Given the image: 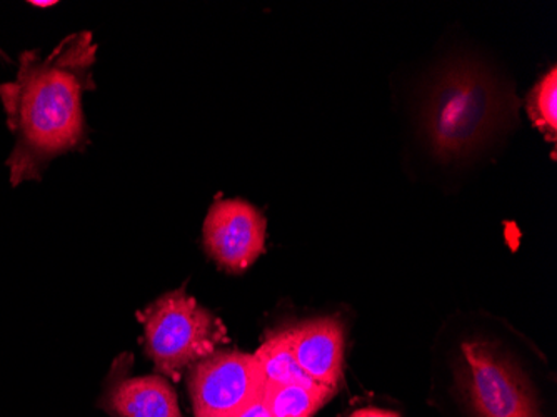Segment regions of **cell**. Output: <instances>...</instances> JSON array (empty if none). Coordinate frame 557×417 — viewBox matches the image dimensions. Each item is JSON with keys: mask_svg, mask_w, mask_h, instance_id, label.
I'll list each match as a JSON object with an SVG mask.
<instances>
[{"mask_svg": "<svg viewBox=\"0 0 557 417\" xmlns=\"http://www.w3.org/2000/svg\"><path fill=\"white\" fill-rule=\"evenodd\" d=\"M97 46L89 30L71 34L49 56L25 50L17 75L0 84L14 147L8 159L12 186L40 181L61 154L79 149L86 139L83 94L94 89Z\"/></svg>", "mask_w": 557, "mask_h": 417, "instance_id": "1", "label": "cell"}, {"mask_svg": "<svg viewBox=\"0 0 557 417\" xmlns=\"http://www.w3.org/2000/svg\"><path fill=\"white\" fill-rule=\"evenodd\" d=\"M511 99L481 65L450 64L437 75L422 111L429 147L441 159L465 158L503 125Z\"/></svg>", "mask_w": 557, "mask_h": 417, "instance_id": "2", "label": "cell"}, {"mask_svg": "<svg viewBox=\"0 0 557 417\" xmlns=\"http://www.w3.org/2000/svg\"><path fill=\"white\" fill-rule=\"evenodd\" d=\"M143 321L147 356L171 378H180L227 341L224 324L184 290L150 304Z\"/></svg>", "mask_w": 557, "mask_h": 417, "instance_id": "3", "label": "cell"}, {"mask_svg": "<svg viewBox=\"0 0 557 417\" xmlns=\"http://www.w3.org/2000/svg\"><path fill=\"white\" fill-rule=\"evenodd\" d=\"M461 384L478 417H543L531 382L490 341L462 344Z\"/></svg>", "mask_w": 557, "mask_h": 417, "instance_id": "4", "label": "cell"}, {"mask_svg": "<svg viewBox=\"0 0 557 417\" xmlns=\"http://www.w3.org/2000/svg\"><path fill=\"white\" fill-rule=\"evenodd\" d=\"M265 381L255 354L219 353L193 366L189 393L196 417H240L261 403Z\"/></svg>", "mask_w": 557, "mask_h": 417, "instance_id": "5", "label": "cell"}, {"mask_svg": "<svg viewBox=\"0 0 557 417\" xmlns=\"http://www.w3.org/2000/svg\"><path fill=\"white\" fill-rule=\"evenodd\" d=\"M268 222L258 207L243 199L215 200L202 229L211 259L224 271L240 272L264 253Z\"/></svg>", "mask_w": 557, "mask_h": 417, "instance_id": "6", "label": "cell"}, {"mask_svg": "<svg viewBox=\"0 0 557 417\" xmlns=\"http://www.w3.org/2000/svg\"><path fill=\"white\" fill-rule=\"evenodd\" d=\"M294 354L304 375L337 391L343 379L344 326L336 318H318L290 328Z\"/></svg>", "mask_w": 557, "mask_h": 417, "instance_id": "7", "label": "cell"}, {"mask_svg": "<svg viewBox=\"0 0 557 417\" xmlns=\"http://www.w3.org/2000/svg\"><path fill=\"white\" fill-rule=\"evenodd\" d=\"M121 417H183L174 389L159 376L125 379L111 396Z\"/></svg>", "mask_w": 557, "mask_h": 417, "instance_id": "8", "label": "cell"}, {"mask_svg": "<svg viewBox=\"0 0 557 417\" xmlns=\"http://www.w3.org/2000/svg\"><path fill=\"white\" fill-rule=\"evenodd\" d=\"M334 394L321 384H265L261 403L269 417H312Z\"/></svg>", "mask_w": 557, "mask_h": 417, "instance_id": "9", "label": "cell"}, {"mask_svg": "<svg viewBox=\"0 0 557 417\" xmlns=\"http://www.w3.org/2000/svg\"><path fill=\"white\" fill-rule=\"evenodd\" d=\"M255 357L264 376L265 384H318L309 376L304 375L297 364L290 329L275 332L265 339L262 346L256 351Z\"/></svg>", "mask_w": 557, "mask_h": 417, "instance_id": "10", "label": "cell"}, {"mask_svg": "<svg viewBox=\"0 0 557 417\" xmlns=\"http://www.w3.org/2000/svg\"><path fill=\"white\" fill-rule=\"evenodd\" d=\"M528 112L534 124L549 137L557 136V71L550 68L528 97Z\"/></svg>", "mask_w": 557, "mask_h": 417, "instance_id": "11", "label": "cell"}, {"mask_svg": "<svg viewBox=\"0 0 557 417\" xmlns=\"http://www.w3.org/2000/svg\"><path fill=\"white\" fill-rule=\"evenodd\" d=\"M350 417H399V414L393 410L377 409V407H364V409L356 410Z\"/></svg>", "mask_w": 557, "mask_h": 417, "instance_id": "12", "label": "cell"}, {"mask_svg": "<svg viewBox=\"0 0 557 417\" xmlns=\"http://www.w3.org/2000/svg\"><path fill=\"white\" fill-rule=\"evenodd\" d=\"M240 417H269L268 413H265L264 406L262 403L256 404L255 407H250L246 414H243Z\"/></svg>", "mask_w": 557, "mask_h": 417, "instance_id": "13", "label": "cell"}, {"mask_svg": "<svg viewBox=\"0 0 557 417\" xmlns=\"http://www.w3.org/2000/svg\"><path fill=\"white\" fill-rule=\"evenodd\" d=\"M58 2L55 0H49V2H29V5H36V8H50V5H55Z\"/></svg>", "mask_w": 557, "mask_h": 417, "instance_id": "14", "label": "cell"}, {"mask_svg": "<svg viewBox=\"0 0 557 417\" xmlns=\"http://www.w3.org/2000/svg\"><path fill=\"white\" fill-rule=\"evenodd\" d=\"M0 58L4 59V61H8V56H5L2 50H0Z\"/></svg>", "mask_w": 557, "mask_h": 417, "instance_id": "15", "label": "cell"}]
</instances>
